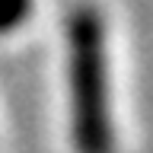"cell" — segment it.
I'll use <instances>...</instances> for the list:
<instances>
[{
	"label": "cell",
	"mask_w": 153,
	"mask_h": 153,
	"mask_svg": "<svg viewBox=\"0 0 153 153\" xmlns=\"http://www.w3.org/2000/svg\"><path fill=\"white\" fill-rule=\"evenodd\" d=\"M67 83L76 153H112L115 137L108 112L105 29L93 7H80L67 26Z\"/></svg>",
	"instance_id": "cell-1"
},
{
	"label": "cell",
	"mask_w": 153,
	"mask_h": 153,
	"mask_svg": "<svg viewBox=\"0 0 153 153\" xmlns=\"http://www.w3.org/2000/svg\"><path fill=\"white\" fill-rule=\"evenodd\" d=\"M26 13H29V0H0V32H10L16 22H22Z\"/></svg>",
	"instance_id": "cell-2"
}]
</instances>
